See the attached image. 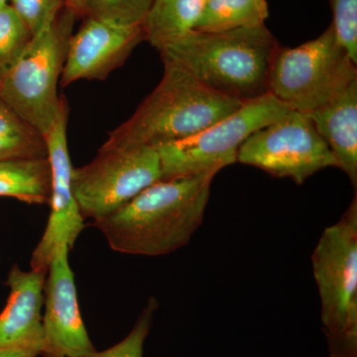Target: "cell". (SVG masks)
Listing matches in <instances>:
<instances>
[{"label": "cell", "mask_w": 357, "mask_h": 357, "mask_svg": "<svg viewBox=\"0 0 357 357\" xmlns=\"http://www.w3.org/2000/svg\"><path fill=\"white\" fill-rule=\"evenodd\" d=\"M215 176L160 180L93 225L116 252L170 255L187 245L203 223Z\"/></svg>", "instance_id": "cell-1"}, {"label": "cell", "mask_w": 357, "mask_h": 357, "mask_svg": "<svg viewBox=\"0 0 357 357\" xmlns=\"http://www.w3.org/2000/svg\"><path fill=\"white\" fill-rule=\"evenodd\" d=\"M279 45L266 26L225 32L192 31L160 51L206 88L241 102L268 93L269 72Z\"/></svg>", "instance_id": "cell-2"}, {"label": "cell", "mask_w": 357, "mask_h": 357, "mask_svg": "<svg viewBox=\"0 0 357 357\" xmlns=\"http://www.w3.org/2000/svg\"><path fill=\"white\" fill-rule=\"evenodd\" d=\"M244 102L215 93L178 66L164 63L156 89L100 150L157 147L190 137L236 112Z\"/></svg>", "instance_id": "cell-3"}, {"label": "cell", "mask_w": 357, "mask_h": 357, "mask_svg": "<svg viewBox=\"0 0 357 357\" xmlns=\"http://www.w3.org/2000/svg\"><path fill=\"white\" fill-rule=\"evenodd\" d=\"M328 357H357V197L312 255Z\"/></svg>", "instance_id": "cell-4"}, {"label": "cell", "mask_w": 357, "mask_h": 357, "mask_svg": "<svg viewBox=\"0 0 357 357\" xmlns=\"http://www.w3.org/2000/svg\"><path fill=\"white\" fill-rule=\"evenodd\" d=\"M76 14L64 7L57 20L31 41L0 83V100L44 137L57 119L62 77Z\"/></svg>", "instance_id": "cell-5"}, {"label": "cell", "mask_w": 357, "mask_h": 357, "mask_svg": "<svg viewBox=\"0 0 357 357\" xmlns=\"http://www.w3.org/2000/svg\"><path fill=\"white\" fill-rule=\"evenodd\" d=\"M356 63L335 39L332 26L318 38L275 52L268 93L291 110L310 114L357 79Z\"/></svg>", "instance_id": "cell-6"}, {"label": "cell", "mask_w": 357, "mask_h": 357, "mask_svg": "<svg viewBox=\"0 0 357 357\" xmlns=\"http://www.w3.org/2000/svg\"><path fill=\"white\" fill-rule=\"evenodd\" d=\"M271 93L244 102L204 130L155 147L162 180L213 174L237 162L239 148L249 136L290 112Z\"/></svg>", "instance_id": "cell-7"}, {"label": "cell", "mask_w": 357, "mask_h": 357, "mask_svg": "<svg viewBox=\"0 0 357 357\" xmlns=\"http://www.w3.org/2000/svg\"><path fill=\"white\" fill-rule=\"evenodd\" d=\"M162 180L155 147L100 150L88 165L73 168V192L84 220L107 217Z\"/></svg>", "instance_id": "cell-8"}, {"label": "cell", "mask_w": 357, "mask_h": 357, "mask_svg": "<svg viewBox=\"0 0 357 357\" xmlns=\"http://www.w3.org/2000/svg\"><path fill=\"white\" fill-rule=\"evenodd\" d=\"M237 162L299 185L323 169L337 167L309 114L297 110L249 136L239 148Z\"/></svg>", "instance_id": "cell-9"}, {"label": "cell", "mask_w": 357, "mask_h": 357, "mask_svg": "<svg viewBox=\"0 0 357 357\" xmlns=\"http://www.w3.org/2000/svg\"><path fill=\"white\" fill-rule=\"evenodd\" d=\"M68 105L61 98L57 119L46 135L48 159L52 169L50 217L41 241L32 253L31 269L48 271L52 252L59 243H67L72 249L84 229L73 192V168L67 139Z\"/></svg>", "instance_id": "cell-10"}, {"label": "cell", "mask_w": 357, "mask_h": 357, "mask_svg": "<svg viewBox=\"0 0 357 357\" xmlns=\"http://www.w3.org/2000/svg\"><path fill=\"white\" fill-rule=\"evenodd\" d=\"M70 246L62 241L52 252L44 287L43 357H79L96 351L84 326Z\"/></svg>", "instance_id": "cell-11"}, {"label": "cell", "mask_w": 357, "mask_h": 357, "mask_svg": "<svg viewBox=\"0 0 357 357\" xmlns=\"http://www.w3.org/2000/svg\"><path fill=\"white\" fill-rule=\"evenodd\" d=\"M143 39L142 25L119 24L86 16L79 31L70 37L61 84L107 79Z\"/></svg>", "instance_id": "cell-12"}, {"label": "cell", "mask_w": 357, "mask_h": 357, "mask_svg": "<svg viewBox=\"0 0 357 357\" xmlns=\"http://www.w3.org/2000/svg\"><path fill=\"white\" fill-rule=\"evenodd\" d=\"M47 272L23 271L13 265L7 277L8 301L0 314V349H20L42 356L44 328L42 307Z\"/></svg>", "instance_id": "cell-13"}, {"label": "cell", "mask_w": 357, "mask_h": 357, "mask_svg": "<svg viewBox=\"0 0 357 357\" xmlns=\"http://www.w3.org/2000/svg\"><path fill=\"white\" fill-rule=\"evenodd\" d=\"M321 136L356 190L357 185V79L318 109L310 112Z\"/></svg>", "instance_id": "cell-14"}, {"label": "cell", "mask_w": 357, "mask_h": 357, "mask_svg": "<svg viewBox=\"0 0 357 357\" xmlns=\"http://www.w3.org/2000/svg\"><path fill=\"white\" fill-rule=\"evenodd\" d=\"M206 0H154L143 20L144 39L159 52L194 31Z\"/></svg>", "instance_id": "cell-15"}, {"label": "cell", "mask_w": 357, "mask_h": 357, "mask_svg": "<svg viewBox=\"0 0 357 357\" xmlns=\"http://www.w3.org/2000/svg\"><path fill=\"white\" fill-rule=\"evenodd\" d=\"M52 169L48 157L0 161V197L29 204L50 203Z\"/></svg>", "instance_id": "cell-16"}, {"label": "cell", "mask_w": 357, "mask_h": 357, "mask_svg": "<svg viewBox=\"0 0 357 357\" xmlns=\"http://www.w3.org/2000/svg\"><path fill=\"white\" fill-rule=\"evenodd\" d=\"M267 0H206L194 31L225 32L264 25Z\"/></svg>", "instance_id": "cell-17"}, {"label": "cell", "mask_w": 357, "mask_h": 357, "mask_svg": "<svg viewBox=\"0 0 357 357\" xmlns=\"http://www.w3.org/2000/svg\"><path fill=\"white\" fill-rule=\"evenodd\" d=\"M47 157L46 138L0 100V161Z\"/></svg>", "instance_id": "cell-18"}, {"label": "cell", "mask_w": 357, "mask_h": 357, "mask_svg": "<svg viewBox=\"0 0 357 357\" xmlns=\"http://www.w3.org/2000/svg\"><path fill=\"white\" fill-rule=\"evenodd\" d=\"M32 37L13 6L0 8V77L20 59Z\"/></svg>", "instance_id": "cell-19"}, {"label": "cell", "mask_w": 357, "mask_h": 357, "mask_svg": "<svg viewBox=\"0 0 357 357\" xmlns=\"http://www.w3.org/2000/svg\"><path fill=\"white\" fill-rule=\"evenodd\" d=\"M157 309L158 302L154 297H150L128 337L109 349L95 351L79 357H143L145 340L153 325L154 314Z\"/></svg>", "instance_id": "cell-20"}, {"label": "cell", "mask_w": 357, "mask_h": 357, "mask_svg": "<svg viewBox=\"0 0 357 357\" xmlns=\"http://www.w3.org/2000/svg\"><path fill=\"white\" fill-rule=\"evenodd\" d=\"M154 0H91L86 15L126 25H142Z\"/></svg>", "instance_id": "cell-21"}, {"label": "cell", "mask_w": 357, "mask_h": 357, "mask_svg": "<svg viewBox=\"0 0 357 357\" xmlns=\"http://www.w3.org/2000/svg\"><path fill=\"white\" fill-rule=\"evenodd\" d=\"M11 3L32 36L53 24L65 7V0H11Z\"/></svg>", "instance_id": "cell-22"}, {"label": "cell", "mask_w": 357, "mask_h": 357, "mask_svg": "<svg viewBox=\"0 0 357 357\" xmlns=\"http://www.w3.org/2000/svg\"><path fill=\"white\" fill-rule=\"evenodd\" d=\"M337 43L357 64V0H331Z\"/></svg>", "instance_id": "cell-23"}, {"label": "cell", "mask_w": 357, "mask_h": 357, "mask_svg": "<svg viewBox=\"0 0 357 357\" xmlns=\"http://www.w3.org/2000/svg\"><path fill=\"white\" fill-rule=\"evenodd\" d=\"M91 0H65V6L76 15H86Z\"/></svg>", "instance_id": "cell-24"}, {"label": "cell", "mask_w": 357, "mask_h": 357, "mask_svg": "<svg viewBox=\"0 0 357 357\" xmlns=\"http://www.w3.org/2000/svg\"><path fill=\"white\" fill-rule=\"evenodd\" d=\"M34 352L20 349H0V357H38Z\"/></svg>", "instance_id": "cell-25"}, {"label": "cell", "mask_w": 357, "mask_h": 357, "mask_svg": "<svg viewBox=\"0 0 357 357\" xmlns=\"http://www.w3.org/2000/svg\"><path fill=\"white\" fill-rule=\"evenodd\" d=\"M7 1H8V0H0V8H1V7H3V6H7Z\"/></svg>", "instance_id": "cell-26"}, {"label": "cell", "mask_w": 357, "mask_h": 357, "mask_svg": "<svg viewBox=\"0 0 357 357\" xmlns=\"http://www.w3.org/2000/svg\"><path fill=\"white\" fill-rule=\"evenodd\" d=\"M0 83H1V77H0Z\"/></svg>", "instance_id": "cell-27"}]
</instances>
